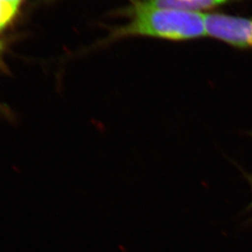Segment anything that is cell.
Here are the masks:
<instances>
[{
	"label": "cell",
	"mask_w": 252,
	"mask_h": 252,
	"mask_svg": "<svg viewBox=\"0 0 252 252\" xmlns=\"http://www.w3.org/2000/svg\"><path fill=\"white\" fill-rule=\"evenodd\" d=\"M206 35L234 48L252 49V17L224 13L205 14Z\"/></svg>",
	"instance_id": "obj_2"
},
{
	"label": "cell",
	"mask_w": 252,
	"mask_h": 252,
	"mask_svg": "<svg viewBox=\"0 0 252 252\" xmlns=\"http://www.w3.org/2000/svg\"><path fill=\"white\" fill-rule=\"evenodd\" d=\"M132 19L116 27L107 41L125 37L145 36L184 41L206 36L205 14L168 8H148L125 12Z\"/></svg>",
	"instance_id": "obj_1"
},
{
	"label": "cell",
	"mask_w": 252,
	"mask_h": 252,
	"mask_svg": "<svg viewBox=\"0 0 252 252\" xmlns=\"http://www.w3.org/2000/svg\"><path fill=\"white\" fill-rule=\"evenodd\" d=\"M250 135L252 137V132H251ZM243 174H244V176H245L246 179H247V180H248V182H249V184H250L251 188H252V174H248V173L243 172ZM250 208L252 209V204H251L250 206H249Z\"/></svg>",
	"instance_id": "obj_7"
},
{
	"label": "cell",
	"mask_w": 252,
	"mask_h": 252,
	"mask_svg": "<svg viewBox=\"0 0 252 252\" xmlns=\"http://www.w3.org/2000/svg\"><path fill=\"white\" fill-rule=\"evenodd\" d=\"M242 0H133L125 12L148 8H168L185 12H198L200 10L212 9Z\"/></svg>",
	"instance_id": "obj_3"
},
{
	"label": "cell",
	"mask_w": 252,
	"mask_h": 252,
	"mask_svg": "<svg viewBox=\"0 0 252 252\" xmlns=\"http://www.w3.org/2000/svg\"><path fill=\"white\" fill-rule=\"evenodd\" d=\"M5 51V44L4 42L2 41L0 39V68L4 70L5 68L3 66V63H2V56L4 54Z\"/></svg>",
	"instance_id": "obj_6"
},
{
	"label": "cell",
	"mask_w": 252,
	"mask_h": 252,
	"mask_svg": "<svg viewBox=\"0 0 252 252\" xmlns=\"http://www.w3.org/2000/svg\"><path fill=\"white\" fill-rule=\"evenodd\" d=\"M22 5L10 0H0V33L4 32L17 19Z\"/></svg>",
	"instance_id": "obj_4"
},
{
	"label": "cell",
	"mask_w": 252,
	"mask_h": 252,
	"mask_svg": "<svg viewBox=\"0 0 252 252\" xmlns=\"http://www.w3.org/2000/svg\"><path fill=\"white\" fill-rule=\"evenodd\" d=\"M10 1H14V2H19V3L22 4V3H23V2H24L25 0H10Z\"/></svg>",
	"instance_id": "obj_8"
},
{
	"label": "cell",
	"mask_w": 252,
	"mask_h": 252,
	"mask_svg": "<svg viewBox=\"0 0 252 252\" xmlns=\"http://www.w3.org/2000/svg\"><path fill=\"white\" fill-rule=\"evenodd\" d=\"M0 116L9 120L12 119V117H13V114L11 112V110L7 106L2 104L1 102H0Z\"/></svg>",
	"instance_id": "obj_5"
}]
</instances>
